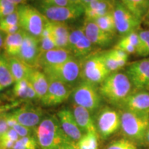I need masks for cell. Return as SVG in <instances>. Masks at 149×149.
I'll return each mask as SVG.
<instances>
[{"label":"cell","instance_id":"cell-1","mask_svg":"<svg viewBox=\"0 0 149 149\" xmlns=\"http://www.w3.org/2000/svg\"><path fill=\"white\" fill-rule=\"evenodd\" d=\"M33 133L40 149H60L64 143L71 140L64 133L55 116L44 117Z\"/></svg>","mask_w":149,"mask_h":149},{"label":"cell","instance_id":"cell-2","mask_svg":"<svg viewBox=\"0 0 149 149\" xmlns=\"http://www.w3.org/2000/svg\"><path fill=\"white\" fill-rule=\"evenodd\" d=\"M133 84L128 75L123 72L111 73L99 87L102 97L113 104H120L131 93Z\"/></svg>","mask_w":149,"mask_h":149},{"label":"cell","instance_id":"cell-3","mask_svg":"<svg viewBox=\"0 0 149 149\" xmlns=\"http://www.w3.org/2000/svg\"><path fill=\"white\" fill-rule=\"evenodd\" d=\"M123 134L130 140L142 141L146 138L149 126V115L124 110L120 114Z\"/></svg>","mask_w":149,"mask_h":149},{"label":"cell","instance_id":"cell-4","mask_svg":"<svg viewBox=\"0 0 149 149\" xmlns=\"http://www.w3.org/2000/svg\"><path fill=\"white\" fill-rule=\"evenodd\" d=\"M81 59L72 57L62 64L48 67L42 70L48 79L58 80L71 86L81 78Z\"/></svg>","mask_w":149,"mask_h":149},{"label":"cell","instance_id":"cell-5","mask_svg":"<svg viewBox=\"0 0 149 149\" xmlns=\"http://www.w3.org/2000/svg\"><path fill=\"white\" fill-rule=\"evenodd\" d=\"M17 11L21 29L29 34L39 38L47 21L45 16L40 10L29 5L18 6Z\"/></svg>","mask_w":149,"mask_h":149},{"label":"cell","instance_id":"cell-6","mask_svg":"<svg viewBox=\"0 0 149 149\" xmlns=\"http://www.w3.org/2000/svg\"><path fill=\"white\" fill-rule=\"evenodd\" d=\"M72 97L74 104L85 108L91 113L97 110L102 103V96L97 85L83 80L72 91Z\"/></svg>","mask_w":149,"mask_h":149},{"label":"cell","instance_id":"cell-7","mask_svg":"<svg viewBox=\"0 0 149 149\" xmlns=\"http://www.w3.org/2000/svg\"><path fill=\"white\" fill-rule=\"evenodd\" d=\"M111 74L108 70L102 53L90 55L82 60L81 79L97 85L102 84Z\"/></svg>","mask_w":149,"mask_h":149},{"label":"cell","instance_id":"cell-8","mask_svg":"<svg viewBox=\"0 0 149 149\" xmlns=\"http://www.w3.org/2000/svg\"><path fill=\"white\" fill-rule=\"evenodd\" d=\"M95 125L98 135L103 139L107 138L120 128V114L114 109L104 107L97 115Z\"/></svg>","mask_w":149,"mask_h":149},{"label":"cell","instance_id":"cell-9","mask_svg":"<svg viewBox=\"0 0 149 149\" xmlns=\"http://www.w3.org/2000/svg\"><path fill=\"white\" fill-rule=\"evenodd\" d=\"M40 11L49 21L65 23V22L79 18L84 13V8L81 4L66 6L41 4Z\"/></svg>","mask_w":149,"mask_h":149},{"label":"cell","instance_id":"cell-10","mask_svg":"<svg viewBox=\"0 0 149 149\" xmlns=\"http://www.w3.org/2000/svg\"><path fill=\"white\" fill-rule=\"evenodd\" d=\"M113 15L116 31L123 37L137 31L141 22L119 1H115Z\"/></svg>","mask_w":149,"mask_h":149},{"label":"cell","instance_id":"cell-11","mask_svg":"<svg viewBox=\"0 0 149 149\" xmlns=\"http://www.w3.org/2000/svg\"><path fill=\"white\" fill-rule=\"evenodd\" d=\"M126 74L137 90L149 92V59L131 63L126 70Z\"/></svg>","mask_w":149,"mask_h":149},{"label":"cell","instance_id":"cell-12","mask_svg":"<svg viewBox=\"0 0 149 149\" xmlns=\"http://www.w3.org/2000/svg\"><path fill=\"white\" fill-rule=\"evenodd\" d=\"M40 55L39 38L24 31L23 42L17 58L31 68H37Z\"/></svg>","mask_w":149,"mask_h":149},{"label":"cell","instance_id":"cell-13","mask_svg":"<svg viewBox=\"0 0 149 149\" xmlns=\"http://www.w3.org/2000/svg\"><path fill=\"white\" fill-rule=\"evenodd\" d=\"M49 86L46 96L42 100V103L46 107H55L66 102L72 91L70 86L58 80L48 79Z\"/></svg>","mask_w":149,"mask_h":149},{"label":"cell","instance_id":"cell-14","mask_svg":"<svg viewBox=\"0 0 149 149\" xmlns=\"http://www.w3.org/2000/svg\"><path fill=\"white\" fill-rule=\"evenodd\" d=\"M93 46L81 27L70 31L68 49L75 58L82 59L91 55L93 50Z\"/></svg>","mask_w":149,"mask_h":149},{"label":"cell","instance_id":"cell-15","mask_svg":"<svg viewBox=\"0 0 149 149\" xmlns=\"http://www.w3.org/2000/svg\"><path fill=\"white\" fill-rule=\"evenodd\" d=\"M19 124L34 130L43 120V111L40 108L26 104L10 112Z\"/></svg>","mask_w":149,"mask_h":149},{"label":"cell","instance_id":"cell-16","mask_svg":"<svg viewBox=\"0 0 149 149\" xmlns=\"http://www.w3.org/2000/svg\"><path fill=\"white\" fill-rule=\"evenodd\" d=\"M74 57L66 48H56L42 53L40 56L37 68L43 70L48 67L59 65Z\"/></svg>","mask_w":149,"mask_h":149},{"label":"cell","instance_id":"cell-17","mask_svg":"<svg viewBox=\"0 0 149 149\" xmlns=\"http://www.w3.org/2000/svg\"><path fill=\"white\" fill-rule=\"evenodd\" d=\"M81 29L93 45L104 47L113 42V35L102 31L93 20L85 19Z\"/></svg>","mask_w":149,"mask_h":149},{"label":"cell","instance_id":"cell-18","mask_svg":"<svg viewBox=\"0 0 149 149\" xmlns=\"http://www.w3.org/2000/svg\"><path fill=\"white\" fill-rule=\"evenodd\" d=\"M122 106L126 111L149 115V92L138 91L131 93L122 104Z\"/></svg>","mask_w":149,"mask_h":149},{"label":"cell","instance_id":"cell-19","mask_svg":"<svg viewBox=\"0 0 149 149\" xmlns=\"http://www.w3.org/2000/svg\"><path fill=\"white\" fill-rule=\"evenodd\" d=\"M57 117L61 128L67 137L74 142L78 141L82 137L83 132L78 126L72 111L64 109L57 113Z\"/></svg>","mask_w":149,"mask_h":149},{"label":"cell","instance_id":"cell-20","mask_svg":"<svg viewBox=\"0 0 149 149\" xmlns=\"http://www.w3.org/2000/svg\"><path fill=\"white\" fill-rule=\"evenodd\" d=\"M115 1L113 0H96L85 6L84 15L86 20H94L113 13Z\"/></svg>","mask_w":149,"mask_h":149},{"label":"cell","instance_id":"cell-21","mask_svg":"<svg viewBox=\"0 0 149 149\" xmlns=\"http://www.w3.org/2000/svg\"><path fill=\"white\" fill-rule=\"evenodd\" d=\"M72 112L78 126L84 133L97 134L95 122L91 117V112L85 108L73 104Z\"/></svg>","mask_w":149,"mask_h":149},{"label":"cell","instance_id":"cell-22","mask_svg":"<svg viewBox=\"0 0 149 149\" xmlns=\"http://www.w3.org/2000/svg\"><path fill=\"white\" fill-rule=\"evenodd\" d=\"M28 79L35 89L38 100L42 101L46 96L49 86V80L47 76L42 70L32 68L28 77Z\"/></svg>","mask_w":149,"mask_h":149},{"label":"cell","instance_id":"cell-23","mask_svg":"<svg viewBox=\"0 0 149 149\" xmlns=\"http://www.w3.org/2000/svg\"><path fill=\"white\" fill-rule=\"evenodd\" d=\"M48 24L56 47L68 49V40L70 33L68 25L64 22H54L49 20Z\"/></svg>","mask_w":149,"mask_h":149},{"label":"cell","instance_id":"cell-24","mask_svg":"<svg viewBox=\"0 0 149 149\" xmlns=\"http://www.w3.org/2000/svg\"><path fill=\"white\" fill-rule=\"evenodd\" d=\"M13 95L15 99H19L20 102L38 100L36 92L28 79L15 82L13 88Z\"/></svg>","mask_w":149,"mask_h":149},{"label":"cell","instance_id":"cell-25","mask_svg":"<svg viewBox=\"0 0 149 149\" xmlns=\"http://www.w3.org/2000/svg\"><path fill=\"white\" fill-rule=\"evenodd\" d=\"M24 33V31L21 29L16 33L6 36L3 49L7 56L17 57L23 42Z\"/></svg>","mask_w":149,"mask_h":149},{"label":"cell","instance_id":"cell-26","mask_svg":"<svg viewBox=\"0 0 149 149\" xmlns=\"http://www.w3.org/2000/svg\"><path fill=\"white\" fill-rule=\"evenodd\" d=\"M121 2L141 22L149 12V0H121Z\"/></svg>","mask_w":149,"mask_h":149},{"label":"cell","instance_id":"cell-27","mask_svg":"<svg viewBox=\"0 0 149 149\" xmlns=\"http://www.w3.org/2000/svg\"><path fill=\"white\" fill-rule=\"evenodd\" d=\"M8 60L11 74L13 77L15 82L24 79H28L32 68L27 66L23 61H22L16 57H8Z\"/></svg>","mask_w":149,"mask_h":149},{"label":"cell","instance_id":"cell-28","mask_svg":"<svg viewBox=\"0 0 149 149\" xmlns=\"http://www.w3.org/2000/svg\"><path fill=\"white\" fill-rule=\"evenodd\" d=\"M21 29L17 11L4 17L0 18V31L6 35L14 34Z\"/></svg>","mask_w":149,"mask_h":149},{"label":"cell","instance_id":"cell-29","mask_svg":"<svg viewBox=\"0 0 149 149\" xmlns=\"http://www.w3.org/2000/svg\"><path fill=\"white\" fill-rule=\"evenodd\" d=\"M14 83V79L9 66L8 56L5 53H0V85L5 88Z\"/></svg>","mask_w":149,"mask_h":149},{"label":"cell","instance_id":"cell-30","mask_svg":"<svg viewBox=\"0 0 149 149\" xmlns=\"http://www.w3.org/2000/svg\"><path fill=\"white\" fill-rule=\"evenodd\" d=\"M39 42H40V49L41 54L57 48L55 46V42H54V39L53 35H52L48 19L46 22L45 26H44L42 34L39 37Z\"/></svg>","mask_w":149,"mask_h":149},{"label":"cell","instance_id":"cell-31","mask_svg":"<svg viewBox=\"0 0 149 149\" xmlns=\"http://www.w3.org/2000/svg\"><path fill=\"white\" fill-rule=\"evenodd\" d=\"M102 31H105L106 33H109L112 35H114L115 33L117 32L116 28L113 17V13H109L106 15L102 16L95 19L93 20Z\"/></svg>","mask_w":149,"mask_h":149},{"label":"cell","instance_id":"cell-32","mask_svg":"<svg viewBox=\"0 0 149 149\" xmlns=\"http://www.w3.org/2000/svg\"><path fill=\"white\" fill-rule=\"evenodd\" d=\"M97 134L92 133H85L77 141L76 146L77 149H97Z\"/></svg>","mask_w":149,"mask_h":149},{"label":"cell","instance_id":"cell-33","mask_svg":"<svg viewBox=\"0 0 149 149\" xmlns=\"http://www.w3.org/2000/svg\"><path fill=\"white\" fill-rule=\"evenodd\" d=\"M139 48L137 55L141 57L149 56V30H142L138 32Z\"/></svg>","mask_w":149,"mask_h":149},{"label":"cell","instance_id":"cell-34","mask_svg":"<svg viewBox=\"0 0 149 149\" xmlns=\"http://www.w3.org/2000/svg\"><path fill=\"white\" fill-rule=\"evenodd\" d=\"M39 148L35 136L20 137L15 143L13 149H37Z\"/></svg>","mask_w":149,"mask_h":149},{"label":"cell","instance_id":"cell-35","mask_svg":"<svg viewBox=\"0 0 149 149\" xmlns=\"http://www.w3.org/2000/svg\"><path fill=\"white\" fill-rule=\"evenodd\" d=\"M102 55L106 66H107L108 70L111 72V73L117 72L119 70L121 69L120 64L113 55L112 50L103 52V53H102Z\"/></svg>","mask_w":149,"mask_h":149},{"label":"cell","instance_id":"cell-36","mask_svg":"<svg viewBox=\"0 0 149 149\" xmlns=\"http://www.w3.org/2000/svg\"><path fill=\"white\" fill-rule=\"evenodd\" d=\"M106 149H137V147L130 139H120L111 141Z\"/></svg>","mask_w":149,"mask_h":149},{"label":"cell","instance_id":"cell-37","mask_svg":"<svg viewBox=\"0 0 149 149\" xmlns=\"http://www.w3.org/2000/svg\"><path fill=\"white\" fill-rule=\"evenodd\" d=\"M18 6L9 0H0V18L13 14L17 10Z\"/></svg>","mask_w":149,"mask_h":149},{"label":"cell","instance_id":"cell-38","mask_svg":"<svg viewBox=\"0 0 149 149\" xmlns=\"http://www.w3.org/2000/svg\"><path fill=\"white\" fill-rule=\"evenodd\" d=\"M114 48L124 51L128 55L137 53V49H136V48L133 44H130L125 37H122V38L119 41V42L115 45Z\"/></svg>","mask_w":149,"mask_h":149},{"label":"cell","instance_id":"cell-39","mask_svg":"<svg viewBox=\"0 0 149 149\" xmlns=\"http://www.w3.org/2000/svg\"><path fill=\"white\" fill-rule=\"evenodd\" d=\"M112 52L118 61L121 68H122L126 64L128 59V55L124 51L119 49H115V48L112 50Z\"/></svg>","mask_w":149,"mask_h":149},{"label":"cell","instance_id":"cell-40","mask_svg":"<svg viewBox=\"0 0 149 149\" xmlns=\"http://www.w3.org/2000/svg\"><path fill=\"white\" fill-rule=\"evenodd\" d=\"M13 128L17 133V134L20 137H26V136L31 135L33 131L31 128H28L26 126L22 125V124H19V123H17V124Z\"/></svg>","mask_w":149,"mask_h":149},{"label":"cell","instance_id":"cell-41","mask_svg":"<svg viewBox=\"0 0 149 149\" xmlns=\"http://www.w3.org/2000/svg\"><path fill=\"white\" fill-rule=\"evenodd\" d=\"M41 4L46 6H66L72 5L69 0H39Z\"/></svg>","mask_w":149,"mask_h":149},{"label":"cell","instance_id":"cell-42","mask_svg":"<svg viewBox=\"0 0 149 149\" xmlns=\"http://www.w3.org/2000/svg\"><path fill=\"white\" fill-rule=\"evenodd\" d=\"M0 138L6 139H9V140L17 141L20 138V137L19 136L17 133L13 128H9V129L7 130L6 133L3 134Z\"/></svg>","mask_w":149,"mask_h":149},{"label":"cell","instance_id":"cell-43","mask_svg":"<svg viewBox=\"0 0 149 149\" xmlns=\"http://www.w3.org/2000/svg\"><path fill=\"white\" fill-rule=\"evenodd\" d=\"M8 124H7L6 121L5 120L3 113L0 116V137L2 136L3 134H5L7 132V130L9 129Z\"/></svg>","mask_w":149,"mask_h":149},{"label":"cell","instance_id":"cell-44","mask_svg":"<svg viewBox=\"0 0 149 149\" xmlns=\"http://www.w3.org/2000/svg\"><path fill=\"white\" fill-rule=\"evenodd\" d=\"M15 141L0 138V149H13Z\"/></svg>","mask_w":149,"mask_h":149},{"label":"cell","instance_id":"cell-45","mask_svg":"<svg viewBox=\"0 0 149 149\" xmlns=\"http://www.w3.org/2000/svg\"><path fill=\"white\" fill-rule=\"evenodd\" d=\"M60 149H77L75 143L73 141L69 140L62 145Z\"/></svg>","mask_w":149,"mask_h":149},{"label":"cell","instance_id":"cell-46","mask_svg":"<svg viewBox=\"0 0 149 149\" xmlns=\"http://www.w3.org/2000/svg\"><path fill=\"white\" fill-rule=\"evenodd\" d=\"M6 36V35L4 33H3L1 31H0V50L3 48Z\"/></svg>","mask_w":149,"mask_h":149},{"label":"cell","instance_id":"cell-47","mask_svg":"<svg viewBox=\"0 0 149 149\" xmlns=\"http://www.w3.org/2000/svg\"><path fill=\"white\" fill-rule=\"evenodd\" d=\"M11 2H13L15 4L20 6V5H24L27 2L28 0H9Z\"/></svg>","mask_w":149,"mask_h":149},{"label":"cell","instance_id":"cell-48","mask_svg":"<svg viewBox=\"0 0 149 149\" xmlns=\"http://www.w3.org/2000/svg\"><path fill=\"white\" fill-rule=\"evenodd\" d=\"M93 1H96V0H81V4L84 7L85 6H86L89 3L92 2Z\"/></svg>","mask_w":149,"mask_h":149},{"label":"cell","instance_id":"cell-49","mask_svg":"<svg viewBox=\"0 0 149 149\" xmlns=\"http://www.w3.org/2000/svg\"><path fill=\"white\" fill-rule=\"evenodd\" d=\"M70 2L72 5H79L81 4V0H69Z\"/></svg>","mask_w":149,"mask_h":149},{"label":"cell","instance_id":"cell-50","mask_svg":"<svg viewBox=\"0 0 149 149\" xmlns=\"http://www.w3.org/2000/svg\"><path fill=\"white\" fill-rule=\"evenodd\" d=\"M147 142L149 144V126H148V129H147V131H146V138Z\"/></svg>","mask_w":149,"mask_h":149},{"label":"cell","instance_id":"cell-51","mask_svg":"<svg viewBox=\"0 0 149 149\" xmlns=\"http://www.w3.org/2000/svg\"><path fill=\"white\" fill-rule=\"evenodd\" d=\"M146 17H147V19H148V22H149V12H148V13L147 14Z\"/></svg>","mask_w":149,"mask_h":149},{"label":"cell","instance_id":"cell-52","mask_svg":"<svg viewBox=\"0 0 149 149\" xmlns=\"http://www.w3.org/2000/svg\"><path fill=\"white\" fill-rule=\"evenodd\" d=\"M3 87H2V86H1V85H0V91H2V90H3Z\"/></svg>","mask_w":149,"mask_h":149},{"label":"cell","instance_id":"cell-53","mask_svg":"<svg viewBox=\"0 0 149 149\" xmlns=\"http://www.w3.org/2000/svg\"><path fill=\"white\" fill-rule=\"evenodd\" d=\"M1 113H0V116H1Z\"/></svg>","mask_w":149,"mask_h":149}]
</instances>
